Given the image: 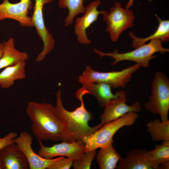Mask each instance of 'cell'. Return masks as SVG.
Segmentation results:
<instances>
[{"label":"cell","instance_id":"ffe728a7","mask_svg":"<svg viewBox=\"0 0 169 169\" xmlns=\"http://www.w3.org/2000/svg\"><path fill=\"white\" fill-rule=\"evenodd\" d=\"M100 149L96 157L99 168H116L117 163L122 157L114 148L112 143Z\"/></svg>","mask_w":169,"mask_h":169},{"label":"cell","instance_id":"d6986e66","mask_svg":"<svg viewBox=\"0 0 169 169\" xmlns=\"http://www.w3.org/2000/svg\"><path fill=\"white\" fill-rule=\"evenodd\" d=\"M159 21V24L154 33L145 38H139L135 36L133 32H130V37L132 38V46L134 48H138L150 40L156 39H160L162 42H167L169 40V20H162L157 15L155 14Z\"/></svg>","mask_w":169,"mask_h":169},{"label":"cell","instance_id":"7a4b0ae2","mask_svg":"<svg viewBox=\"0 0 169 169\" xmlns=\"http://www.w3.org/2000/svg\"><path fill=\"white\" fill-rule=\"evenodd\" d=\"M26 113L32 122L31 129L38 142L62 141L63 127L54 106L49 103L29 102Z\"/></svg>","mask_w":169,"mask_h":169},{"label":"cell","instance_id":"ac0fdd59","mask_svg":"<svg viewBox=\"0 0 169 169\" xmlns=\"http://www.w3.org/2000/svg\"><path fill=\"white\" fill-rule=\"evenodd\" d=\"M26 61H22L5 68L0 73V86L4 89L10 88L16 80L26 78Z\"/></svg>","mask_w":169,"mask_h":169},{"label":"cell","instance_id":"7402d4cb","mask_svg":"<svg viewBox=\"0 0 169 169\" xmlns=\"http://www.w3.org/2000/svg\"><path fill=\"white\" fill-rule=\"evenodd\" d=\"M84 0H58V5L61 8H67L69 13L65 17V25L68 26L73 22L74 18L78 14L84 13L86 8L84 5Z\"/></svg>","mask_w":169,"mask_h":169},{"label":"cell","instance_id":"44dd1931","mask_svg":"<svg viewBox=\"0 0 169 169\" xmlns=\"http://www.w3.org/2000/svg\"><path fill=\"white\" fill-rule=\"evenodd\" d=\"M147 131L155 141H169V120L156 119L146 124Z\"/></svg>","mask_w":169,"mask_h":169},{"label":"cell","instance_id":"f1b7e54d","mask_svg":"<svg viewBox=\"0 0 169 169\" xmlns=\"http://www.w3.org/2000/svg\"><path fill=\"white\" fill-rule=\"evenodd\" d=\"M3 43H0V59L1 57L3 54Z\"/></svg>","mask_w":169,"mask_h":169},{"label":"cell","instance_id":"cb8c5ba5","mask_svg":"<svg viewBox=\"0 0 169 169\" xmlns=\"http://www.w3.org/2000/svg\"><path fill=\"white\" fill-rule=\"evenodd\" d=\"M96 154V150L86 152L79 160L73 162V166L74 169H90L93 160Z\"/></svg>","mask_w":169,"mask_h":169},{"label":"cell","instance_id":"9a60e30c","mask_svg":"<svg viewBox=\"0 0 169 169\" xmlns=\"http://www.w3.org/2000/svg\"><path fill=\"white\" fill-rule=\"evenodd\" d=\"M0 166L1 169H29L26 157L15 143L0 150Z\"/></svg>","mask_w":169,"mask_h":169},{"label":"cell","instance_id":"6da1fadb","mask_svg":"<svg viewBox=\"0 0 169 169\" xmlns=\"http://www.w3.org/2000/svg\"><path fill=\"white\" fill-rule=\"evenodd\" d=\"M85 95L84 90L79 89L77 91L75 95L80 101L81 105L74 110L70 111L66 110L63 105L60 88L56 92L54 110L63 127L62 141L71 142L73 141L82 140L84 137L92 134L103 125L101 123L94 127L89 125L88 122L92 116L84 104L83 96Z\"/></svg>","mask_w":169,"mask_h":169},{"label":"cell","instance_id":"83f0119b","mask_svg":"<svg viewBox=\"0 0 169 169\" xmlns=\"http://www.w3.org/2000/svg\"><path fill=\"white\" fill-rule=\"evenodd\" d=\"M133 1L134 0H129L125 6V8L126 9H129V8L133 5Z\"/></svg>","mask_w":169,"mask_h":169},{"label":"cell","instance_id":"4dcf8cb0","mask_svg":"<svg viewBox=\"0 0 169 169\" xmlns=\"http://www.w3.org/2000/svg\"><path fill=\"white\" fill-rule=\"evenodd\" d=\"M150 1H151V0H149Z\"/></svg>","mask_w":169,"mask_h":169},{"label":"cell","instance_id":"d4e9b609","mask_svg":"<svg viewBox=\"0 0 169 169\" xmlns=\"http://www.w3.org/2000/svg\"><path fill=\"white\" fill-rule=\"evenodd\" d=\"M73 162L70 158L60 156L48 169H69L73 165Z\"/></svg>","mask_w":169,"mask_h":169},{"label":"cell","instance_id":"4316f807","mask_svg":"<svg viewBox=\"0 0 169 169\" xmlns=\"http://www.w3.org/2000/svg\"><path fill=\"white\" fill-rule=\"evenodd\" d=\"M161 169H168L169 168V161L161 164L160 165Z\"/></svg>","mask_w":169,"mask_h":169},{"label":"cell","instance_id":"5b68a950","mask_svg":"<svg viewBox=\"0 0 169 169\" xmlns=\"http://www.w3.org/2000/svg\"><path fill=\"white\" fill-rule=\"evenodd\" d=\"M151 94L145 104L146 109L160 115L161 120H168L169 110V80L165 74L156 72L151 83Z\"/></svg>","mask_w":169,"mask_h":169},{"label":"cell","instance_id":"7c38bea8","mask_svg":"<svg viewBox=\"0 0 169 169\" xmlns=\"http://www.w3.org/2000/svg\"><path fill=\"white\" fill-rule=\"evenodd\" d=\"M33 138L26 131L20 133L15 140V143L23 152L28 160L29 169H48L59 157L51 159H46L35 153L32 147Z\"/></svg>","mask_w":169,"mask_h":169},{"label":"cell","instance_id":"603a6c76","mask_svg":"<svg viewBox=\"0 0 169 169\" xmlns=\"http://www.w3.org/2000/svg\"><path fill=\"white\" fill-rule=\"evenodd\" d=\"M149 152L154 161L159 166L169 161V141H163L161 144L156 145L155 149Z\"/></svg>","mask_w":169,"mask_h":169},{"label":"cell","instance_id":"2e32d148","mask_svg":"<svg viewBox=\"0 0 169 169\" xmlns=\"http://www.w3.org/2000/svg\"><path fill=\"white\" fill-rule=\"evenodd\" d=\"M81 89L86 91V94L92 95L96 98L99 105L105 107L112 100L118 97L122 91L112 93L111 87L102 83H89L82 84Z\"/></svg>","mask_w":169,"mask_h":169},{"label":"cell","instance_id":"8992f818","mask_svg":"<svg viewBox=\"0 0 169 169\" xmlns=\"http://www.w3.org/2000/svg\"><path fill=\"white\" fill-rule=\"evenodd\" d=\"M140 67L139 64L136 63L121 71L103 72L95 71L88 65L79 76L78 81L82 84L102 83L108 84L111 87L123 88L131 81L133 73Z\"/></svg>","mask_w":169,"mask_h":169},{"label":"cell","instance_id":"f546056e","mask_svg":"<svg viewBox=\"0 0 169 169\" xmlns=\"http://www.w3.org/2000/svg\"><path fill=\"white\" fill-rule=\"evenodd\" d=\"M0 169H1L0 166Z\"/></svg>","mask_w":169,"mask_h":169},{"label":"cell","instance_id":"52a82bcc","mask_svg":"<svg viewBox=\"0 0 169 169\" xmlns=\"http://www.w3.org/2000/svg\"><path fill=\"white\" fill-rule=\"evenodd\" d=\"M103 18L107 24L106 31L109 33L112 41L116 42L123 31L133 27L135 16L132 11L123 8L117 2L109 13L103 15Z\"/></svg>","mask_w":169,"mask_h":169},{"label":"cell","instance_id":"3957f363","mask_svg":"<svg viewBox=\"0 0 169 169\" xmlns=\"http://www.w3.org/2000/svg\"><path fill=\"white\" fill-rule=\"evenodd\" d=\"M137 113L130 112L120 118L104 124L92 134L82 139L85 146V152L105 147L113 142L115 133L125 126L133 124L138 118Z\"/></svg>","mask_w":169,"mask_h":169},{"label":"cell","instance_id":"5bb4252c","mask_svg":"<svg viewBox=\"0 0 169 169\" xmlns=\"http://www.w3.org/2000/svg\"><path fill=\"white\" fill-rule=\"evenodd\" d=\"M117 169H161L160 166L152 158L149 151L135 149L121 158L116 168Z\"/></svg>","mask_w":169,"mask_h":169},{"label":"cell","instance_id":"4fadbf2b","mask_svg":"<svg viewBox=\"0 0 169 169\" xmlns=\"http://www.w3.org/2000/svg\"><path fill=\"white\" fill-rule=\"evenodd\" d=\"M101 4L100 0L93 1L86 8L84 15L76 19L74 32L78 41L81 44H91V41L88 38L86 34V29L97 20L100 14L103 15L107 12L105 10L99 11L97 10V8Z\"/></svg>","mask_w":169,"mask_h":169},{"label":"cell","instance_id":"277c9868","mask_svg":"<svg viewBox=\"0 0 169 169\" xmlns=\"http://www.w3.org/2000/svg\"><path fill=\"white\" fill-rule=\"evenodd\" d=\"M161 41L156 39L150 41L147 44H144L135 49L127 52L119 53L117 49L113 53H105L95 49L93 51L98 54L100 58L107 56L114 59L111 65H114L124 60H128L136 62L139 64L141 67L148 68L151 60L156 57L154 54L159 52L162 54L169 52V49L164 48L161 45Z\"/></svg>","mask_w":169,"mask_h":169},{"label":"cell","instance_id":"ba28073f","mask_svg":"<svg viewBox=\"0 0 169 169\" xmlns=\"http://www.w3.org/2000/svg\"><path fill=\"white\" fill-rule=\"evenodd\" d=\"M53 0H35V4L32 17L33 26L43 43L42 50L38 54L35 60L42 61L54 49L55 44L53 35L46 27L43 14V8L45 4L51 3Z\"/></svg>","mask_w":169,"mask_h":169},{"label":"cell","instance_id":"8fae6325","mask_svg":"<svg viewBox=\"0 0 169 169\" xmlns=\"http://www.w3.org/2000/svg\"><path fill=\"white\" fill-rule=\"evenodd\" d=\"M127 100L125 92L123 91L117 98L111 100L105 106L104 111L100 118V123L104 124L116 120L130 112H139L140 104L136 102L130 105L126 104Z\"/></svg>","mask_w":169,"mask_h":169},{"label":"cell","instance_id":"9c48e42d","mask_svg":"<svg viewBox=\"0 0 169 169\" xmlns=\"http://www.w3.org/2000/svg\"><path fill=\"white\" fill-rule=\"evenodd\" d=\"M39 143L40 148L38 154L46 159L63 156L67 157L74 162L80 159L85 153V146L82 140L73 141L71 142L63 141L51 147L44 146L42 142Z\"/></svg>","mask_w":169,"mask_h":169},{"label":"cell","instance_id":"e0dca14e","mask_svg":"<svg viewBox=\"0 0 169 169\" xmlns=\"http://www.w3.org/2000/svg\"><path fill=\"white\" fill-rule=\"evenodd\" d=\"M3 43V54L0 59V69L28 59L29 55L27 52L20 51L16 48L13 38L10 37Z\"/></svg>","mask_w":169,"mask_h":169},{"label":"cell","instance_id":"484cf974","mask_svg":"<svg viewBox=\"0 0 169 169\" xmlns=\"http://www.w3.org/2000/svg\"><path fill=\"white\" fill-rule=\"evenodd\" d=\"M18 135L16 132H10L3 137H0V150L11 144L15 143V139Z\"/></svg>","mask_w":169,"mask_h":169},{"label":"cell","instance_id":"30bf717a","mask_svg":"<svg viewBox=\"0 0 169 169\" xmlns=\"http://www.w3.org/2000/svg\"><path fill=\"white\" fill-rule=\"evenodd\" d=\"M33 6L31 0H20L13 3L9 0H3L0 4V21L10 19L18 21L23 27H33L31 17L28 15L29 10Z\"/></svg>","mask_w":169,"mask_h":169}]
</instances>
